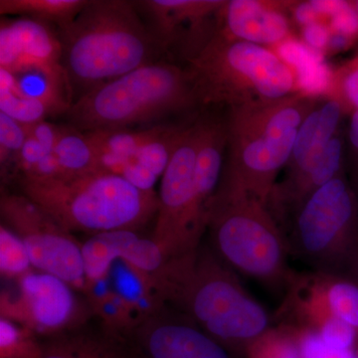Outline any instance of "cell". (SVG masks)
<instances>
[{"instance_id": "cell-22", "label": "cell", "mask_w": 358, "mask_h": 358, "mask_svg": "<svg viewBox=\"0 0 358 358\" xmlns=\"http://www.w3.org/2000/svg\"><path fill=\"white\" fill-rule=\"evenodd\" d=\"M310 273L331 313L358 334V282L343 275Z\"/></svg>"}, {"instance_id": "cell-13", "label": "cell", "mask_w": 358, "mask_h": 358, "mask_svg": "<svg viewBox=\"0 0 358 358\" xmlns=\"http://www.w3.org/2000/svg\"><path fill=\"white\" fill-rule=\"evenodd\" d=\"M124 339L138 358H232L229 350L171 307L143 320Z\"/></svg>"}, {"instance_id": "cell-40", "label": "cell", "mask_w": 358, "mask_h": 358, "mask_svg": "<svg viewBox=\"0 0 358 358\" xmlns=\"http://www.w3.org/2000/svg\"><path fill=\"white\" fill-rule=\"evenodd\" d=\"M348 141H350V155H352L350 157H352L353 178L358 190V110L352 113V119H350Z\"/></svg>"}, {"instance_id": "cell-26", "label": "cell", "mask_w": 358, "mask_h": 358, "mask_svg": "<svg viewBox=\"0 0 358 358\" xmlns=\"http://www.w3.org/2000/svg\"><path fill=\"white\" fill-rule=\"evenodd\" d=\"M0 112L22 126L44 121L50 115L43 103L23 96L16 87L15 78L3 69H0Z\"/></svg>"}, {"instance_id": "cell-7", "label": "cell", "mask_w": 358, "mask_h": 358, "mask_svg": "<svg viewBox=\"0 0 358 358\" xmlns=\"http://www.w3.org/2000/svg\"><path fill=\"white\" fill-rule=\"evenodd\" d=\"M199 103L229 108L281 100L298 93L294 71L268 47L215 33L188 61Z\"/></svg>"}, {"instance_id": "cell-37", "label": "cell", "mask_w": 358, "mask_h": 358, "mask_svg": "<svg viewBox=\"0 0 358 358\" xmlns=\"http://www.w3.org/2000/svg\"><path fill=\"white\" fill-rule=\"evenodd\" d=\"M24 129L26 133L38 141L48 154L54 152L62 131V128L45 121L36 122L31 126H24Z\"/></svg>"}, {"instance_id": "cell-24", "label": "cell", "mask_w": 358, "mask_h": 358, "mask_svg": "<svg viewBox=\"0 0 358 358\" xmlns=\"http://www.w3.org/2000/svg\"><path fill=\"white\" fill-rule=\"evenodd\" d=\"M64 178H79L102 171L99 166L95 148L86 134L76 129L62 128L54 150Z\"/></svg>"}, {"instance_id": "cell-25", "label": "cell", "mask_w": 358, "mask_h": 358, "mask_svg": "<svg viewBox=\"0 0 358 358\" xmlns=\"http://www.w3.org/2000/svg\"><path fill=\"white\" fill-rule=\"evenodd\" d=\"M164 126L131 131L129 129H96L87 131L86 136L96 152H110L119 157H134L145 143L152 140L164 129Z\"/></svg>"}, {"instance_id": "cell-35", "label": "cell", "mask_w": 358, "mask_h": 358, "mask_svg": "<svg viewBox=\"0 0 358 358\" xmlns=\"http://www.w3.org/2000/svg\"><path fill=\"white\" fill-rule=\"evenodd\" d=\"M47 154L48 152H46V150L41 147L38 141L27 134L24 145H23L22 150H21L20 159H18L17 176H16L21 178L29 176L35 166L41 162Z\"/></svg>"}, {"instance_id": "cell-5", "label": "cell", "mask_w": 358, "mask_h": 358, "mask_svg": "<svg viewBox=\"0 0 358 358\" xmlns=\"http://www.w3.org/2000/svg\"><path fill=\"white\" fill-rule=\"evenodd\" d=\"M209 247L237 274L286 291L296 271L286 237L268 205L219 186L209 209Z\"/></svg>"}, {"instance_id": "cell-3", "label": "cell", "mask_w": 358, "mask_h": 358, "mask_svg": "<svg viewBox=\"0 0 358 358\" xmlns=\"http://www.w3.org/2000/svg\"><path fill=\"white\" fill-rule=\"evenodd\" d=\"M58 35L71 86L86 92L155 63L162 50L134 1L88 0Z\"/></svg>"}, {"instance_id": "cell-27", "label": "cell", "mask_w": 358, "mask_h": 358, "mask_svg": "<svg viewBox=\"0 0 358 358\" xmlns=\"http://www.w3.org/2000/svg\"><path fill=\"white\" fill-rule=\"evenodd\" d=\"M187 127H166L155 138L140 148L136 157L157 178L166 171L171 157L178 150Z\"/></svg>"}, {"instance_id": "cell-9", "label": "cell", "mask_w": 358, "mask_h": 358, "mask_svg": "<svg viewBox=\"0 0 358 358\" xmlns=\"http://www.w3.org/2000/svg\"><path fill=\"white\" fill-rule=\"evenodd\" d=\"M199 122L185 136L162 176L152 239L169 260L194 253L203 243L213 192L196 178Z\"/></svg>"}, {"instance_id": "cell-11", "label": "cell", "mask_w": 358, "mask_h": 358, "mask_svg": "<svg viewBox=\"0 0 358 358\" xmlns=\"http://www.w3.org/2000/svg\"><path fill=\"white\" fill-rule=\"evenodd\" d=\"M15 282V293H1V317L26 327L41 341L84 329L94 317L87 301L59 278L34 268Z\"/></svg>"}, {"instance_id": "cell-28", "label": "cell", "mask_w": 358, "mask_h": 358, "mask_svg": "<svg viewBox=\"0 0 358 358\" xmlns=\"http://www.w3.org/2000/svg\"><path fill=\"white\" fill-rule=\"evenodd\" d=\"M275 326L247 346L249 358H301L293 329L281 324Z\"/></svg>"}, {"instance_id": "cell-38", "label": "cell", "mask_w": 358, "mask_h": 358, "mask_svg": "<svg viewBox=\"0 0 358 358\" xmlns=\"http://www.w3.org/2000/svg\"><path fill=\"white\" fill-rule=\"evenodd\" d=\"M331 29L324 21L312 23L301 28V36L303 41L315 50H327L331 39Z\"/></svg>"}, {"instance_id": "cell-12", "label": "cell", "mask_w": 358, "mask_h": 358, "mask_svg": "<svg viewBox=\"0 0 358 358\" xmlns=\"http://www.w3.org/2000/svg\"><path fill=\"white\" fill-rule=\"evenodd\" d=\"M222 0H143L134 1L150 20V30L162 50L180 48L187 61L217 31Z\"/></svg>"}, {"instance_id": "cell-4", "label": "cell", "mask_w": 358, "mask_h": 358, "mask_svg": "<svg viewBox=\"0 0 358 358\" xmlns=\"http://www.w3.org/2000/svg\"><path fill=\"white\" fill-rule=\"evenodd\" d=\"M20 185L22 194L71 233L138 232L159 210L155 190H141L105 171L50 180L23 178Z\"/></svg>"}, {"instance_id": "cell-20", "label": "cell", "mask_w": 358, "mask_h": 358, "mask_svg": "<svg viewBox=\"0 0 358 358\" xmlns=\"http://www.w3.org/2000/svg\"><path fill=\"white\" fill-rule=\"evenodd\" d=\"M39 358H138L124 339L85 329L43 339Z\"/></svg>"}, {"instance_id": "cell-30", "label": "cell", "mask_w": 358, "mask_h": 358, "mask_svg": "<svg viewBox=\"0 0 358 358\" xmlns=\"http://www.w3.org/2000/svg\"><path fill=\"white\" fill-rule=\"evenodd\" d=\"M34 270L27 249L17 235L0 226V272L6 279L16 281Z\"/></svg>"}, {"instance_id": "cell-1", "label": "cell", "mask_w": 358, "mask_h": 358, "mask_svg": "<svg viewBox=\"0 0 358 358\" xmlns=\"http://www.w3.org/2000/svg\"><path fill=\"white\" fill-rule=\"evenodd\" d=\"M237 275L202 243L194 253L169 260L157 282L167 307L231 352L247 348L274 324Z\"/></svg>"}, {"instance_id": "cell-23", "label": "cell", "mask_w": 358, "mask_h": 358, "mask_svg": "<svg viewBox=\"0 0 358 358\" xmlns=\"http://www.w3.org/2000/svg\"><path fill=\"white\" fill-rule=\"evenodd\" d=\"M88 0H0L1 15L20 16L58 28L69 24Z\"/></svg>"}, {"instance_id": "cell-41", "label": "cell", "mask_w": 358, "mask_h": 358, "mask_svg": "<svg viewBox=\"0 0 358 358\" xmlns=\"http://www.w3.org/2000/svg\"><path fill=\"white\" fill-rule=\"evenodd\" d=\"M350 3H352L353 9H355V13H357L358 15V0L357 1H350Z\"/></svg>"}, {"instance_id": "cell-31", "label": "cell", "mask_w": 358, "mask_h": 358, "mask_svg": "<svg viewBox=\"0 0 358 358\" xmlns=\"http://www.w3.org/2000/svg\"><path fill=\"white\" fill-rule=\"evenodd\" d=\"M26 136L24 126L0 112V166L2 178L17 176L18 159Z\"/></svg>"}, {"instance_id": "cell-2", "label": "cell", "mask_w": 358, "mask_h": 358, "mask_svg": "<svg viewBox=\"0 0 358 358\" xmlns=\"http://www.w3.org/2000/svg\"><path fill=\"white\" fill-rule=\"evenodd\" d=\"M320 96L294 94L268 103L229 108L220 187L267 204L291 157L296 134Z\"/></svg>"}, {"instance_id": "cell-15", "label": "cell", "mask_w": 358, "mask_h": 358, "mask_svg": "<svg viewBox=\"0 0 358 358\" xmlns=\"http://www.w3.org/2000/svg\"><path fill=\"white\" fill-rule=\"evenodd\" d=\"M82 255L87 282L107 278L117 261L152 275L160 274L169 262L152 237L129 230L93 235L82 243Z\"/></svg>"}, {"instance_id": "cell-8", "label": "cell", "mask_w": 358, "mask_h": 358, "mask_svg": "<svg viewBox=\"0 0 358 358\" xmlns=\"http://www.w3.org/2000/svg\"><path fill=\"white\" fill-rule=\"evenodd\" d=\"M289 256L312 272L343 275L358 268V196L343 174L306 200L284 229Z\"/></svg>"}, {"instance_id": "cell-29", "label": "cell", "mask_w": 358, "mask_h": 358, "mask_svg": "<svg viewBox=\"0 0 358 358\" xmlns=\"http://www.w3.org/2000/svg\"><path fill=\"white\" fill-rule=\"evenodd\" d=\"M42 341L26 327L0 317V358H39Z\"/></svg>"}, {"instance_id": "cell-21", "label": "cell", "mask_w": 358, "mask_h": 358, "mask_svg": "<svg viewBox=\"0 0 358 358\" xmlns=\"http://www.w3.org/2000/svg\"><path fill=\"white\" fill-rule=\"evenodd\" d=\"M83 294L106 334L124 338L136 327L131 310L110 287L109 278L87 282Z\"/></svg>"}, {"instance_id": "cell-14", "label": "cell", "mask_w": 358, "mask_h": 358, "mask_svg": "<svg viewBox=\"0 0 358 358\" xmlns=\"http://www.w3.org/2000/svg\"><path fill=\"white\" fill-rule=\"evenodd\" d=\"M0 69L13 75L41 72L71 87L58 33L50 25L29 18L1 20Z\"/></svg>"}, {"instance_id": "cell-17", "label": "cell", "mask_w": 358, "mask_h": 358, "mask_svg": "<svg viewBox=\"0 0 358 358\" xmlns=\"http://www.w3.org/2000/svg\"><path fill=\"white\" fill-rule=\"evenodd\" d=\"M343 143L338 134L315 164L277 181L267 205L282 232L308 197L343 173Z\"/></svg>"}, {"instance_id": "cell-42", "label": "cell", "mask_w": 358, "mask_h": 358, "mask_svg": "<svg viewBox=\"0 0 358 358\" xmlns=\"http://www.w3.org/2000/svg\"><path fill=\"white\" fill-rule=\"evenodd\" d=\"M357 355H358V352H357Z\"/></svg>"}, {"instance_id": "cell-10", "label": "cell", "mask_w": 358, "mask_h": 358, "mask_svg": "<svg viewBox=\"0 0 358 358\" xmlns=\"http://www.w3.org/2000/svg\"><path fill=\"white\" fill-rule=\"evenodd\" d=\"M2 224L20 237L33 268L67 282L78 293L87 286L82 244L24 194L2 189Z\"/></svg>"}, {"instance_id": "cell-32", "label": "cell", "mask_w": 358, "mask_h": 358, "mask_svg": "<svg viewBox=\"0 0 358 358\" xmlns=\"http://www.w3.org/2000/svg\"><path fill=\"white\" fill-rule=\"evenodd\" d=\"M329 95L338 101L345 113L358 110V53L334 71Z\"/></svg>"}, {"instance_id": "cell-18", "label": "cell", "mask_w": 358, "mask_h": 358, "mask_svg": "<svg viewBox=\"0 0 358 358\" xmlns=\"http://www.w3.org/2000/svg\"><path fill=\"white\" fill-rule=\"evenodd\" d=\"M343 107L331 95L320 96L310 114L301 124L284 176L299 173L322 157L327 145L338 134Z\"/></svg>"}, {"instance_id": "cell-33", "label": "cell", "mask_w": 358, "mask_h": 358, "mask_svg": "<svg viewBox=\"0 0 358 358\" xmlns=\"http://www.w3.org/2000/svg\"><path fill=\"white\" fill-rule=\"evenodd\" d=\"M291 329L298 341L301 358H358L355 350H339L327 345L315 334L293 327Z\"/></svg>"}, {"instance_id": "cell-16", "label": "cell", "mask_w": 358, "mask_h": 358, "mask_svg": "<svg viewBox=\"0 0 358 358\" xmlns=\"http://www.w3.org/2000/svg\"><path fill=\"white\" fill-rule=\"evenodd\" d=\"M289 1L229 0L218 15L217 31L228 38L267 47L293 34Z\"/></svg>"}, {"instance_id": "cell-34", "label": "cell", "mask_w": 358, "mask_h": 358, "mask_svg": "<svg viewBox=\"0 0 358 358\" xmlns=\"http://www.w3.org/2000/svg\"><path fill=\"white\" fill-rule=\"evenodd\" d=\"M329 29L334 34L341 35L352 42L358 38V15L350 1L348 6L327 21Z\"/></svg>"}, {"instance_id": "cell-39", "label": "cell", "mask_w": 358, "mask_h": 358, "mask_svg": "<svg viewBox=\"0 0 358 358\" xmlns=\"http://www.w3.org/2000/svg\"><path fill=\"white\" fill-rule=\"evenodd\" d=\"M288 10L292 21L301 28L322 21L315 13L312 1H289Z\"/></svg>"}, {"instance_id": "cell-6", "label": "cell", "mask_w": 358, "mask_h": 358, "mask_svg": "<svg viewBox=\"0 0 358 358\" xmlns=\"http://www.w3.org/2000/svg\"><path fill=\"white\" fill-rule=\"evenodd\" d=\"M199 105L187 69L155 62L89 90L67 110L86 131L129 129Z\"/></svg>"}, {"instance_id": "cell-36", "label": "cell", "mask_w": 358, "mask_h": 358, "mask_svg": "<svg viewBox=\"0 0 358 358\" xmlns=\"http://www.w3.org/2000/svg\"><path fill=\"white\" fill-rule=\"evenodd\" d=\"M122 176L136 187L145 192L155 190V181L159 178L134 157H129L122 171Z\"/></svg>"}, {"instance_id": "cell-19", "label": "cell", "mask_w": 358, "mask_h": 358, "mask_svg": "<svg viewBox=\"0 0 358 358\" xmlns=\"http://www.w3.org/2000/svg\"><path fill=\"white\" fill-rule=\"evenodd\" d=\"M108 278L115 293L128 306L136 327L167 307L155 275L117 261L110 268Z\"/></svg>"}]
</instances>
